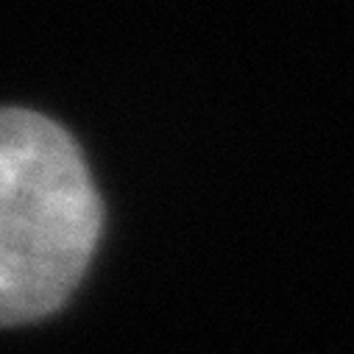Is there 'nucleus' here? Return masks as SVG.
<instances>
[{
  "mask_svg": "<svg viewBox=\"0 0 354 354\" xmlns=\"http://www.w3.org/2000/svg\"><path fill=\"white\" fill-rule=\"evenodd\" d=\"M101 229L104 204L78 142L39 112L0 106V329L62 310Z\"/></svg>",
  "mask_w": 354,
  "mask_h": 354,
  "instance_id": "obj_1",
  "label": "nucleus"
}]
</instances>
